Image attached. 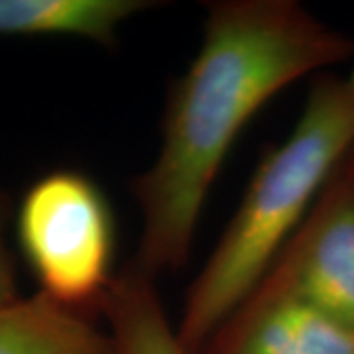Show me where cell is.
<instances>
[{"label": "cell", "mask_w": 354, "mask_h": 354, "mask_svg": "<svg viewBox=\"0 0 354 354\" xmlns=\"http://www.w3.org/2000/svg\"><path fill=\"white\" fill-rule=\"evenodd\" d=\"M351 62L353 36L297 0L209 2L199 51L167 93L158 156L130 183L142 215L132 260L153 278L187 264L205 201L254 114L301 77Z\"/></svg>", "instance_id": "1"}, {"label": "cell", "mask_w": 354, "mask_h": 354, "mask_svg": "<svg viewBox=\"0 0 354 354\" xmlns=\"http://www.w3.org/2000/svg\"><path fill=\"white\" fill-rule=\"evenodd\" d=\"M116 354H193L177 337L158 291V278L132 258L114 274L99 307Z\"/></svg>", "instance_id": "8"}, {"label": "cell", "mask_w": 354, "mask_h": 354, "mask_svg": "<svg viewBox=\"0 0 354 354\" xmlns=\"http://www.w3.org/2000/svg\"><path fill=\"white\" fill-rule=\"evenodd\" d=\"M156 0H0V36H77L114 48L124 22Z\"/></svg>", "instance_id": "7"}, {"label": "cell", "mask_w": 354, "mask_h": 354, "mask_svg": "<svg viewBox=\"0 0 354 354\" xmlns=\"http://www.w3.org/2000/svg\"><path fill=\"white\" fill-rule=\"evenodd\" d=\"M264 276L354 330V148Z\"/></svg>", "instance_id": "4"}, {"label": "cell", "mask_w": 354, "mask_h": 354, "mask_svg": "<svg viewBox=\"0 0 354 354\" xmlns=\"http://www.w3.org/2000/svg\"><path fill=\"white\" fill-rule=\"evenodd\" d=\"M8 218H10V201L6 193L0 189V305L10 304L20 297L14 254L6 242Z\"/></svg>", "instance_id": "9"}, {"label": "cell", "mask_w": 354, "mask_h": 354, "mask_svg": "<svg viewBox=\"0 0 354 354\" xmlns=\"http://www.w3.org/2000/svg\"><path fill=\"white\" fill-rule=\"evenodd\" d=\"M16 234L39 293L101 317L111 288L116 227L101 187L77 169H53L36 179L16 213Z\"/></svg>", "instance_id": "3"}, {"label": "cell", "mask_w": 354, "mask_h": 354, "mask_svg": "<svg viewBox=\"0 0 354 354\" xmlns=\"http://www.w3.org/2000/svg\"><path fill=\"white\" fill-rule=\"evenodd\" d=\"M101 317L57 304L44 293L0 305V354H116Z\"/></svg>", "instance_id": "6"}, {"label": "cell", "mask_w": 354, "mask_h": 354, "mask_svg": "<svg viewBox=\"0 0 354 354\" xmlns=\"http://www.w3.org/2000/svg\"><path fill=\"white\" fill-rule=\"evenodd\" d=\"M197 354H354V330L264 276Z\"/></svg>", "instance_id": "5"}, {"label": "cell", "mask_w": 354, "mask_h": 354, "mask_svg": "<svg viewBox=\"0 0 354 354\" xmlns=\"http://www.w3.org/2000/svg\"><path fill=\"white\" fill-rule=\"evenodd\" d=\"M354 148V65L311 79L304 111L256 165L239 209L193 279L177 337L197 354L264 278L341 160Z\"/></svg>", "instance_id": "2"}]
</instances>
